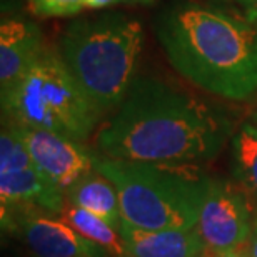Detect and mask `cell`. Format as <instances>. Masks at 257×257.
Instances as JSON below:
<instances>
[{"label":"cell","instance_id":"7c38bea8","mask_svg":"<svg viewBox=\"0 0 257 257\" xmlns=\"http://www.w3.org/2000/svg\"><path fill=\"white\" fill-rule=\"evenodd\" d=\"M65 202L85 209L110 222L115 229H120L122 209L115 186L109 177L94 169L80 177L74 186L65 191Z\"/></svg>","mask_w":257,"mask_h":257},{"label":"cell","instance_id":"ffe728a7","mask_svg":"<svg viewBox=\"0 0 257 257\" xmlns=\"http://www.w3.org/2000/svg\"><path fill=\"white\" fill-rule=\"evenodd\" d=\"M247 122H250V124L257 127V102L254 104L252 110H250V114H249V119H247Z\"/></svg>","mask_w":257,"mask_h":257},{"label":"cell","instance_id":"3957f363","mask_svg":"<svg viewBox=\"0 0 257 257\" xmlns=\"http://www.w3.org/2000/svg\"><path fill=\"white\" fill-rule=\"evenodd\" d=\"M142 47V24L122 12H109L72 22L60 39L59 54L84 94L105 115L131 90Z\"/></svg>","mask_w":257,"mask_h":257},{"label":"cell","instance_id":"e0dca14e","mask_svg":"<svg viewBox=\"0 0 257 257\" xmlns=\"http://www.w3.org/2000/svg\"><path fill=\"white\" fill-rule=\"evenodd\" d=\"M214 257H252V255H250L249 249L244 245V247L222 250V252H214Z\"/></svg>","mask_w":257,"mask_h":257},{"label":"cell","instance_id":"5b68a950","mask_svg":"<svg viewBox=\"0 0 257 257\" xmlns=\"http://www.w3.org/2000/svg\"><path fill=\"white\" fill-rule=\"evenodd\" d=\"M4 119L87 141L104 115L84 94L59 50L45 47L20 79L0 94Z\"/></svg>","mask_w":257,"mask_h":257},{"label":"cell","instance_id":"5bb4252c","mask_svg":"<svg viewBox=\"0 0 257 257\" xmlns=\"http://www.w3.org/2000/svg\"><path fill=\"white\" fill-rule=\"evenodd\" d=\"M232 174L257 200V127L247 120L232 136Z\"/></svg>","mask_w":257,"mask_h":257},{"label":"cell","instance_id":"d6986e66","mask_svg":"<svg viewBox=\"0 0 257 257\" xmlns=\"http://www.w3.org/2000/svg\"><path fill=\"white\" fill-rule=\"evenodd\" d=\"M245 247L249 249V252L252 257H257V219L254 222V229H252V234H250V239Z\"/></svg>","mask_w":257,"mask_h":257},{"label":"cell","instance_id":"44dd1931","mask_svg":"<svg viewBox=\"0 0 257 257\" xmlns=\"http://www.w3.org/2000/svg\"><path fill=\"white\" fill-rule=\"evenodd\" d=\"M122 2H136V4H151L154 0H122Z\"/></svg>","mask_w":257,"mask_h":257},{"label":"cell","instance_id":"ba28073f","mask_svg":"<svg viewBox=\"0 0 257 257\" xmlns=\"http://www.w3.org/2000/svg\"><path fill=\"white\" fill-rule=\"evenodd\" d=\"M2 225L17 230L34 257H109L59 214L39 207L14 209L2 215Z\"/></svg>","mask_w":257,"mask_h":257},{"label":"cell","instance_id":"4fadbf2b","mask_svg":"<svg viewBox=\"0 0 257 257\" xmlns=\"http://www.w3.org/2000/svg\"><path fill=\"white\" fill-rule=\"evenodd\" d=\"M59 215L87 240H90L97 247L104 249L109 257H127L124 239H122L119 229H115L105 219L69 202H65L62 212Z\"/></svg>","mask_w":257,"mask_h":257},{"label":"cell","instance_id":"8992f818","mask_svg":"<svg viewBox=\"0 0 257 257\" xmlns=\"http://www.w3.org/2000/svg\"><path fill=\"white\" fill-rule=\"evenodd\" d=\"M0 202L2 215L19 207H39L60 214L65 194L42 176L10 122L0 132Z\"/></svg>","mask_w":257,"mask_h":257},{"label":"cell","instance_id":"ac0fdd59","mask_svg":"<svg viewBox=\"0 0 257 257\" xmlns=\"http://www.w3.org/2000/svg\"><path fill=\"white\" fill-rule=\"evenodd\" d=\"M122 0H85V7L89 9H105L114 4H119Z\"/></svg>","mask_w":257,"mask_h":257},{"label":"cell","instance_id":"2e32d148","mask_svg":"<svg viewBox=\"0 0 257 257\" xmlns=\"http://www.w3.org/2000/svg\"><path fill=\"white\" fill-rule=\"evenodd\" d=\"M244 12V17H247L250 22L257 24V0H234Z\"/></svg>","mask_w":257,"mask_h":257},{"label":"cell","instance_id":"30bf717a","mask_svg":"<svg viewBox=\"0 0 257 257\" xmlns=\"http://www.w3.org/2000/svg\"><path fill=\"white\" fill-rule=\"evenodd\" d=\"M45 49L42 32L34 22L20 17L0 24V94L9 90Z\"/></svg>","mask_w":257,"mask_h":257},{"label":"cell","instance_id":"6da1fadb","mask_svg":"<svg viewBox=\"0 0 257 257\" xmlns=\"http://www.w3.org/2000/svg\"><path fill=\"white\" fill-rule=\"evenodd\" d=\"M232 124L222 110L156 77L134 84L97 128L100 156L125 162L197 166L222 151Z\"/></svg>","mask_w":257,"mask_h":257},{"label":"cell","instance_id":"7402d4cb","mask_svg":"<svg viewBox=\"0 0 257 257\" xmlns=\"http://www.w3.org/2000/svg\"><path fill=\"white\" fill-rule=\"evenodd\" d=\"M200 257H214V252H210V250H207V252H205V254H202V255H200Z\"/></svg>","mask_w":257,"mask_h":257},{"label":"cell","instance_id":"8fae6325","mask_svg":"<svg viewBox=\"0 0 257 257\" xmlns=\"http://www.w3.org/2000/svg\"><path fill=\"white\" fill-rule=\"evenodd\" d=\"M119 232L127 257H200L207 245L197 229L144 230L122 220Z\"/></svg>","mask_w":257,"mask_h":257},{"label":"cell","instance_id":"277c9868","mask_svg":"<svg viewBox=\"0 0 257 257\" xmlns=\"http://www.w3.org/2000/svg\"><path fill=\"white\" fill-rule=\"evenodd\" d=\"M120 199L122 220L144 230L194 229L210 179L197 166L125 162L97 154Z\"/></svg>","mask_w":257,"mask_h":257},{"label":"cell","instance_id":"9c48e42d","mask_svg":"<svg viewBox=\"0 0 257 257\" xmlns=\"http://www.w3.org/2000/svg\"><path fill=\"white\" fill-rule=\"evenodd\" d=\"M10 124L24 141L30 157L42 176L64 194L80 177L95 169L97 154L89 151L75 139L52 131L20 125L15 122Z\"/></svg>","mask_w":257,"mask_h":257},{"label":"cell","instance_id":"52a82bcc","mask_svg":"<svg viewBox=\"0 0 257 257\" xmlns=\"http://www.w3.org/2000/svg\"><path fill=\"white\" fill-rule=\"evenodd\" d=\"M255 219L242 191L212 179L205 194L195 229L210 252L247 245Z\"/></svg>","mask_w":257,"mask_h":257},{"label":"cell","instance_id":"7a4b0ae2","mask_svg":"<svg viewBox=\"0 0 257 257\" xmlns=\"http://www.w3.org/2000/svg\"><path fill=\"white\" fill-rule=\"evenodd\" d=\"M171 65L197 89L225 100L257 95V24L205 4H176L156 24Z\"/></svg>","mask_w":257,"mask_h":257},{"label":"cell","instance_id":"9a60e30c","mask_svg":"<svg viewBox=\"0 0 257 257\" xmlns=\"http://www.w3.org/2000/svg\"><path fill=\"white\" fill-rule=\"evenodd\" d=\"M29 5L39 17H67L79 14L85 0H29Z\"/></svg>","mask_w":257,"mask_h":257}]
</instances>
